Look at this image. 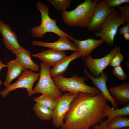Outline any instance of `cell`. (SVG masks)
<instances>
[{
	"instance_id": "cell-21",
	"label": "cell",
	"mask_w": 129,
	"mask_h": 129,
	"mask_svg": "<svg viewBox=\"0 0 129 129\" xmlns=\"http://www.w3.org/2000/svg\"><path fill=\"white\" fill-rule=\"evenodd\" d=\"M33 109L36 115L42 120H48L52 118L54 111L40 103L36 102Z\"/></svg>"
},
{
	"instance_id": "cell-9",
	"label": "cell",
	"mask_w": 129,
	"mask_h": 129,
	"mask_svg": "<svg viewBox=\"0 0 129 129\" xmlns=\"http://www.w3.org/2000/svg\"><path fill=\"white\" fill-rule=\"evenodd\" d=\"M78 94L65 93L56 99V105L52 118L53 124L56 128H60L64 125V117L70 103Z\"/></svg>"
},
{
	"instance_id": "cell-15",
	"label": "cell",
	"mask_w": 129,
	"mask_h": 129,
	"mask_svg": "<svg viewBox=\"0 0 129 129\" xmlns=\"http://www.w3.org/2000/svg\"><path fill=\"white\" fill-rule=\"evenodd\" d=\"M108 90L117 104L125 105L129 104V81L111 87Z\"/></svg>"
},
{
	"instance_id": "cell-1",
	"label": "cell",
	"mask_w": 129,
	"mask_h": 129,
	"mask_svg": "<svg viewBox=\"0 0 129 129\" xmlns=\"http://www.w3.org/2000/svg\"><path fill=\"white\" fill-rule=\"evenodd\" d=\"M108 100L101 93L93 96L79 93L71 102L60 129H90L105 117L104 109Z\"/></svg>"
},
{
	"instance_id": "cell-33",
	"label": "cell",
	"mask_w": 129,
	"mask_h": 129,
	"mask_svg": "<svg viewBox=\"0 0 129 129\" xmlns=\"http://www.w3.org/2000/svg\"><path fill=\"white\" fill-rule=\"evenodd\" d=\"M120 129H129V127H127L123 128Z\"/></svg>"
},
{
	"instance_id": "cell-6",
	"label": "cell",
	"mask_w": 129,
	"mask_h": 129,
	"mask_svg": "<svg viewBox=\"0 0 129 129\" xmlns=\"http://www.w3.org/2000/svg\"><path fill=\"white\" fill-rule=\"evenodd\" d=\"M126 22L119 12L115 9L105 20L99 29L95 32V35L100 37L107 44L113 45L118 27L124 24Z\"/></svg>"
},
{
	"instance_id": "cell-10",
	"label": "cell",
	"mask_w": 129,
	"mask_h": 129,
	"mask_svg": "<svg viewBox=\"0 0 129 129\" xmlns=\"http://www.w3.org/2000/svg\"><path fill=\"white\" fill-rule=\"evenodd\" d=\"M115 9L108 7L104 0H98L91 21L86 27L87 30L92 31L98 30L105 20Z\"/></svg>"
},
{
	"instance_id": "cell-26",
	"label": "cell",
	"mask_w": 129,
	"mask_h": 129,
	"mask_svg": "<svg viewBox=\"0 0 129 129\" xmlns=\"http://www.w3.org/2000/svg\"><path fill=\"white\" fill-rule=\"evenodd\" d=\"M119 13L126 22H129V5L125 4L118 7Z\"/></svg>"
},
{
	"instance_id": "cell-29",
	"label": "cell",
	"mask_w": 129,
	"mask_h": 129,
	"mask_svg": "<svg viewBox=\"0 0 129 129\" xmlns=\"http://www.w3.org/2000/svg\"><path fill=\"white\" fill-rule=\"evenodd\" d=\"M107 119L102 120L99 124H97L93 125L92 129H108V127Z\"/></svg>"
},
{
	"instance_id": "cell-23",
	"label": "cell",
	"mask_w": 129,
	"mask_h": 129,
	"mask_svg": "<svg viewBox=\"0 0 129 129\" xmlns=\"http://www.w3.org/2000/svg\"><path fill=\"white\" fill-rule=\"evenodd\" d=\"M34 100L36 102L40 103L53 111L56 106V99H53L43 94L34 98Z\"/></svg>"
},
{
	"instance_id": "cell-5",
	"label": "cell",
	"mask_w": 129,
	"mask_h": 129,
	"mask_svg": "<svg viewBox=\"0 0 129 129\" xmlns=\"http://www.w3.org/2000/svg\"><path fill=\"white\" fill-rule=\"evenodd\" d=\"M38 81L33 90L32 94L37 93H42L53 99L56 100L63 95L55 84L50 73V67L42 62Z\"/></svg>"
},
{
	"instance_id": "cell-19",
	"label": "cell",
	"mask_w": 129,
	"mask_h": 129,
	"mask_svg": "<svg viewBox=\"0 0 129 129\" xmlns=\"http://www.w3.org/2000/svg\"><path fill=\"white\" fill-rule=\"evenodd\" d=\"M7 71L4 83L6 86L10 84L12 80L19 76L25 70L16 58L7 62Z\"/></svg>"
},
{
	"instance_id": "cell-7",
	"label": "cell",
	"mask_w": 129,
	"mask_h": 129,
	"mask_svg": "<svg viewBox=\"0 0 129 129\" xmlns=\"http://www.w3.org/2000/svg\"><path fill=\"white\" fill-rule=\"evenodd\" d=\"M40 75L39 73H35L32 70L25 69L16 81L6 86L1 90L0 95L5 97L10 92L14 90L19 88H26L28 92V96H30L32 95L33 85L39 79Z\"/></svg>"
},
{
	"instance_id": "cell-3",
	"label": "cell",
	"mask_w": 129,
	"mask_h": 129,
	"mask_svg": "<svg viewBox=\"0 0 129 129\" xmlns=\"http://www.w3.org/2000/svg\"><path fill=\"white\" fill-rule=\"evenodd\" d=\"M52 79L61 92L68 91L73 94L87 93L93 96L100 93L95 86H91L85 83L89 79L87 77L80 76L76 74H73L70 78L58 76L53 77Z\"/></svg>"
},
{
	"instance_id": "cell-18",
	"label": "cell",
	"mask_w": 129,
	"mask_h": 129,
	"mask_svg": "<svg viewBox=\"0 0 129 129\" xmlns=\"http://www.w3.org/2000/svg\"><path fill=\"white\" fill-rule=\"evenodd\" d=\"M82 57V54L80 52L75 51L70 55L58 62L50 70L51 77L63 76L66 71L70 63L75 59Z\"/></svg>"
},
{
	"instance_id": "cell-14",
	"label": "cell",
	"mask_w": 129,
	"mask_h": 129,
	"mask_svg": "<svg viewBox=\"0 0 129 129\" xmlns=\"http://www.w3.org/2000/svg\"><path fill=\"white\" fill-rule=\"evenodd\" d=\"M69 38L75 44L79 51L81 53L82 59H84L86 57H87L90 55L92 51L104 42L103 40L101 38L97 40L91 38L85 40H80L70 36Z\"/></svg>"
},
{
	"instance_id": "cell-11",
	"label": "cell",
	"mask_w": 129,
	"mask_h": 129,
	"mask_svg": "<svg viewBox=\"0 0 129 129\" xmlns=\"http://www.w3.org/2000/svg\"><path fill=\"white\" fill-rule=\"evenodd\" d=\"M83 71L86 77L91 81L95 86L99 90L104 97L111 102L113 108L114 109L119 108V107L116 103L115 99L111 95L107 88L106 82L108 77L104 71H103L101 72L99 77H95L91 75L86 67L84 68Z\"/></svg>"
},
{
	"instance_id": "cell-27",
	"label": "cell",
	"mask_w": 129,
	"mask_h": 129,
	"mask_svg": "<svg viewBox=\"0 0 129 129\" xmlns=\"http://www.w3.org/2000/svg\"><path fill=\"white\" fill-rule=\"evenodd\" d=\"M104 3L108 7L115 8L123 4L129 2V0H105Z\"/></svg>"
},
{
	"instance_id": "cell-25",
	"label": "cell",
	"mask_w": 129,
	"mask_h": 129,
	"mask_svg": "<svg viewBox=\"0 0 129 129\" xmlns=\"http://www.w3.org/2000/svg\"><path fill=\"white\" fill-rule=\"evenodd\" d=\"M112 73L120 80L125 81L128 78L127 74L125 73L120 65L114 67Z\"/></svg>"
},
{
	"instance_id": "cell-30",
	"label": "cell",
	"mask_w": 129,
	"mask_h": 129,
	"mask_svg": "<svg viewBox=\"0 0 129 129\" xmlns=\"http://www.w3.org/2000/svg\"><path fill=\"white\" fill-rule=\"evenodd\" d=\"M118 32L120 35L129 32V22H126V24L122 27L119 28Z\"/></svg>"
},
{
	"instance_id": "cell-17",
	"label": "cell",
	"mask_w": 129,
	"mask_h": 129,
	"mask_svg": "<svg viewBox=\"0 0 129 129\" xmlns=\"http://www.w3.org/2000/svg\"><path fill=\"white\" fill-rule=\"evenodd\" d=\"M11 52L16 55V58L25 69H30L34 71L39 70V67L32 60L30 52L23 47L13 50Z\"/></svg>"
},
{
	"instance_id": "cell-4",
	"label": "cell",
	"mask_w": 129,
	"mask_h": 129,
	"mask_svg": "<svg viewBox=\"0 0 129 129\" xmlns=\"http://www.w3.org/2000/svg\"><path fill=\"white\" fill-rule=\"evenodd\" d=\"M36 7L40 11L41 17L40 25L33 28L31 33L34 38H41L46 33L52 32L60 37H69V34L60 29L57 24V21L51 18L49 15V7L42 1L36 3Z\"/></svg>"
},
{
	"instance_id": "cell-16",
	"label": "cell",
	"mask_w": 129,
	"mask_h": 129,
	"mask_svg": "<svg viewBox=\"0 0 129 129\" xmlns=\"http://www.w3.org/2000/svg\"><path fill=\"white\" fill-rule=\"evenodd\" d=\"M31 55L39 59L42 62L49 67L53 66L58 62L67 56L63 51L49 49Z\"/></svg>"
},
{
	"instance_id": "cell-31",
	"label": "cell",
	"mask_w": 129,
	"mask_h": 129,
	"mask_svg": "<svg viewBox=\"0 0 129 129\" xmlns=\"http://www.w3.org/2000/svg\"><path fill=\"white\" fill-rule=\"evenodd\" d=\"M7 67V64H3L1 60L0 59V70L3 67ZM2 84V81L0 80V86Z\"/></svg>"
},
{
	"instance_id": "cell-22",
	"label": "cell",
	"mask_w": 129,
	"mask_h": 129,
	"mask_svg": "<svg viewBox=\"0 0 129 129\" xmlns=\"http://www.w3.org/2000/svg\"><path fill=\"white\" fill-rule=\"evenodd\" d=\"M129 126V118L126 116H122L113 119L107 125L108 129H120Z\"/></svg>"
},
{
	"instance_id": "cell-24",
	"label": "cell",
	"mask_w": 129,
	"mask_h": 129,
	"mask_svg": "<svg viewBox=\"0 0 129 129\" xmlns=\"http://www.w3.org/2000/svg\"><path fill=\"white\" fill-rule=\"evenodd\" d=\"M48 1L58 11H63L70 6L71 0H48Z\"/></svg>"
},
{
	"instance_id": "cell-8",
	"label": "cell",
	"mask_w": 129,
	"mask_h": 129,
	"mask_svg": "<svg viewBox=\"0 0 129 129\" xmlns=\"http://www.w3.org/2000/svg\"><path fill=\"white\" fill-rule=\"evenodd\" d=\"M121 49L120 46H116L105 56L100 58H93L90 55H89L84 59L86 68H88L94 77H99L101 73L109 65L114 56L120 51Z\"/></svg>"
},
{
	"instance_id": "cell-28",
	"label": "cell",
	"mask_w": 129,
	"mask_h": 129,
	"mask_svg": "<svg viewBox=\"0 0 129 129\" xmlns=\"http://www.w3.org/2000/svg\"><path fill=\"white\" fill-rule=\"evenodd\" d=\"M124 56L121 53L120 51L113 58L109 65L113 68L120 65L123 61Z\"/></svg>"
},
{
	"instance_id": "cell-13",
	"label": "cell",
	"mask_w": 129,
	"mask_h": 129,
	"mask_svg": "<svg viewBox=\"0 0 129 129\" xmlns=\"http://www.w3.org/2000/svg\"><path fill=\"white\" fill-rule=\"evenodd\" d=\"M0 32L5 46L8 50L11 51L21 47L16 33L11 30L9 25L0 20Z\"/></svg>"
},
{
	"instance_id": "cell-12",
	"label": "cell",
	"mask_w": 129,
	"mask_h": 129,
	"mask_svg": "<svg viewBox=\"0 0 129 129\" xmlns=\"http://www.w3.org/2000/svg\"><path fill=\"white\" fill-rule=\"evenodd\" d=\"M32 45L47 47L50 49L60 51L67 50L79 51L75 44L67 37H60L57 41L52 43L34 40L32 42Z\"/></svg>"
},
{
	"instance_id": "cell-2",
	"label": "cell",
	"mask_w": 129,
	"mask_h": 129,
	"mask_svg": "<svg viewBox=\"0 0 129 129\" xmlns=\"http://www.w3.org/2000/svg\"><path fill=\"white\" fill-rule=\"evenodd\" d=\"M98 0H85L74 10L61 12L64 23L68 26L86 27L92 19Z\"/></svg>"
},
{
	"instance_id": "cell-20",
	"label": "cell",
	"mask_w": 129,
	"mask_h": 129,
	"mask_svg": "<svg viewBox=\"0 0 129 129\" xmlns=\"http://www.w3.org/2000/svg\"><path fill=\"white\" fill-rule=\"evenodd\" d=\"M104 116L108 117V124L112 120L118 116H129V104L120 109H114L110 107L107 103L104 108Z\"/></svg>"
},
{
	"instance_id": "cell-32",
	"label": "cell",
	"mask_w": 129,
	"mask_h": 129,
	"mask_svg": "<svg viewBox=\"0 0 129 129\" xmlns=\"http://www.w3.org/2000/svg\"><path fill=\"white\" fill-rule=\"evenodd\" d=\"M123 36L125 39L127 40H129V33H125L123 35Z\"/></svg>"
}]
</instances>
